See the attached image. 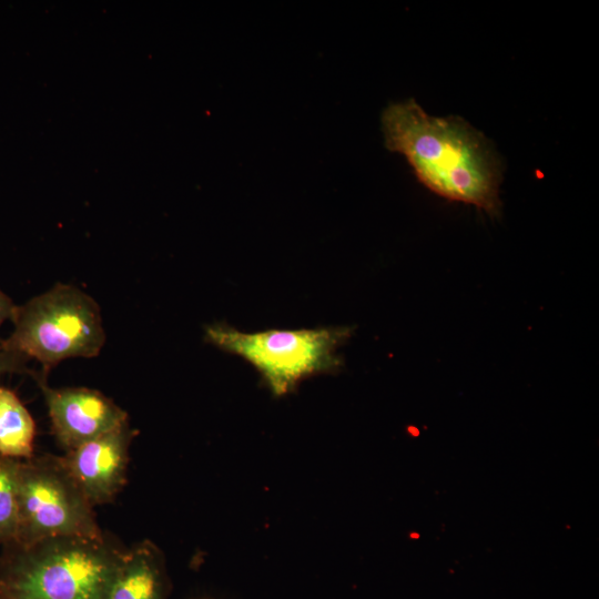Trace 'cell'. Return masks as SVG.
<instances>
[{
    "mask_svg": "<svg viewBox=\"0 0 599 599\" xmlns=\"http://www.w3.org/2000/svg\"><path fill=\"white\" fill-rule=\"evenodd\" d=\"M171 589L164 554L144 539L126 548L104 599H169Z\"/></svg>",
    "mask_w": 599,
    "mask_h": 599,
    "instance_id": "obj_8",
    "label": "cell"
},
{
    "mask_svg": "<svg viewBox=\"0 0 599 599\" xmlns=\"http://www.w3.org/2000/svg\"><path fill=\"white\" fill-rule=\"evenodd\" d=\"M125 550L105 532L13 541L0 554V599H104Z\"/></svg>",
    "mask_w": 599,
    "mask_h": 599,
    "instance_id": "obj_2",
    "label": "cell"
},
{
    "mask_svg": "<svg viewBox=\"0 0 599 599\" xmlns=\"http://www.w3.org/2000/svg\"><path fill=\"white\" fill-rule=\"evenodd\" d=\"M27 361L24 356L9 351L0 345V376L9 373H29L27 367Z\"/></svg>",
    "mask_w": 599,
    "mask_h": 599,
    "instance_id": "obj_11",
    "label": "cell"
},
{
    "mask_svg": "<svg viewBox=\"0 0 599 599\" xmlns=\"http://www.w3.org/2000/svg\"><path fill=\"white\" fill-rule=\"evenodd\" d=\"M135 435L136 430L126 422L61 456L93 507L113 501L123 489Z\"/></svg>",
    "mask_w": 599,
    "mask_h": 599,
    "instance_id": "obj_7",
    "label": "cell"
},
{
    "mask_svg": "<svg viewBox=\"0 0 599 599\" xmlns=\"http://www.w3.org/2000/svg\"><path fill=\"white\" fill-rule=\"evenodd\" d=\"M31 374L43 394L53 435L65 451L129 422L128 413L99 390L53 388L42 373Z\"/></svg>",
    "mask_w": 599,
    "mask_h": 599,
    "instance_id": "obj_6",
    "label": "cell"
},
{
    "mask_svg": "<svg viewBox=\"0 0 599 599\" xmlns=\"http://www.w3.org/2000/svg\"><path fill=\"white\" fill-rule=\"evenodd\" d=\"M18 525L17 497L13 478L0 457V546L16 540Z\"/></svg>",
    "mask_w": 599,
    "mask_h": 599,
    "instance_id": "obj_10",
    "label": "cell"
},
{
    "mask_svg": "<svg viewBox=\"0 0 599 599\" xmlns=\"http://www.w3.org/2000/svg\"><path fill=\"white\" fill-rule=\"evenodd\" d=\"M11 322L13 331L0 345L39 362L45 376L63 359L95 357L105 343L99 304L70 284L57 283L17 305Z\"/></svg>",
    "mask_w": 599,
    "mask_h": 599,
    "instance_id": "obj_3",
    "label": "cell"
},
{
    "mask_svg": "<svg viewBox=\"0 0 599 599\" xmlns=\"http://www.w3.org/2000/svg\"><path fill=\"white\" fill-rule=\"evenodd\" d=\"M34 437L32 415L13 390L0 385V457L31 458Z\"/></svg>",
    "mask_w": 599,
    "mask_h": 599,
    "instance_id": "obj_9",
    "label": "cell"
},
{
    "mask_svg": "<svg viewBox=\"0 0 599 599\" xmlns=\"http://www.w3.org/2000/svg\"><path fill=\"white\" fill-rule=\"evenodd\" d=\"M351 335V327L246 333L223 323L207 325L204 331L207 343L251 364L277 397L311 376L338 370L343 359L337 351Z\"/></svg>",
    "mask_w": 599,
    "mask_h": 599,
    "instance_id": "obj_4",
    "label": "cell"
},
{
    "mask_svg": "<svg viewBox=\"0 0 599 599\" xmlns=\"http://www.w3.org/2000/svg\"><path fill=\"white\" fill-rule=\"evenodd\" d=\"M385 146L403 154L435 194L497 216L502 164L489 140L458 116L427 114L413 99L382 113Z\"/></svg>",
    "mask_w": 599,
    "mask_h": 599,
    "instance_id": "obj_1",
    "label": "cell"
},
{
    "mask_svg": "<svg viewBox=\"0 0 599 599\" xmlns=\"http://www.w3.org/2000/svg\"><path fill=\"white\" fill-rule=\"evenodd\" d=\"M16 488V542L28 545L48 537L104 535L94 507L64 466L61 456L28 459L1 457Z\"/></svg>",
    "mask_w": 599,
    "mask_h": 599,
    "instance_id": "obj_5",
    "label": "cell"
},
{
    "mask_svg": "<svg viewBox=\"0 0 599 599\" xmlns=\"http://www.w3.org/2000/svg\"><path fill=\"white\" fill-rule=\"evenodd\" d=\"M16 304L1 288H0V326L8 319H12Z\"/></svg>",
    "mask_w": 599,
    "mask_h": 599,
    "instance_id": "obj_12",
    "label": "cell"
}]
</instances>
